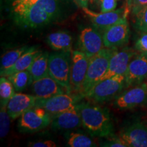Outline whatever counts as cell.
Returning <instances> with one entry per match:
<instances>
[{"mask_svg": "<svg viewBox=\"0 0 147 147\" xmlns=\"http://www.w3.org/2000/svg\"><path fill=\"white\" fill-rule=\"evenodd\" d=\"M9 4L14 23L26 29L45 26L60 12L59 0H16Z\"/></svg>", "mask_w": 147, "mask_h": 147, "instance_id": "obj_1", "label": "cell"}, {"mask_svg": "<svg viewBox=\"0 0 147 147\" xmlns=\"http://www.w3.org/2000/svg\"><path fill=\"white\" fill-rule=\"evenodd\" d=\"M79 106L82 126L90 134L106 138L114 136V126L108 108L89 103H81Z\"/></svg>", "mask_w": 147, "mask_h": 147, "instance_id": "obj_2", "label": "cell"}, {"mask_svg": "<svg viewBox=\"0 0 147 147\" xmlns=\"http://www.w3.org/2000/svg\"><path fill=\"white\" fill-rule=\"evenodd\" d=\"M117 50L104 47L97 54L89 59L85 80L79 93L80 97H82L84 93L100 81L107 71L110 58Z\"/></svg>", "mask_w": 147, "mask_h": 147, "instance_id": "obj_3", "label": "cell"}, {"mask_svg": "<svg viewBox=\"0 0 147 147\" xmlns=\"http://www.w3.org/2000/svg\"><path fill=\"white\" fill-rule=\"evenodd\" d=\"M125 88V75H117L102 80L95 84L82 97L97 103L108 102L115 98Z\"/></svg>", "mask_w": 147, "mask_h": 147, "instance_id": "obj_4", "label": "cell"}, {"mask_svg": "<svg viewBox=\"0 0 147 147\" xmlns=\"http://www.w3.org/2000/svg\"><path fill=\"white\" fill-rule=\"evenodd\" d=\"M71 52L59 51L49 55V74L63 87L67 93H71L70 71Z\"/></svg>", "mask_w": 147, "mask_h": 147, "instance_id": "obj_5", "label": "cell"}, {"mask_svg": "<svg viewBox=\"0 0 147 147\" xmlns=\"http://www.w3.org/2000/svg\"><path fill=\"white\" fill-rule=\"evenodd\" d=\"M53 115L45 108L34 106L20 117L18 128L23 132H36L43 129L51 124Z\"/></svg>", "mask_w": 147, "mask_h": 147, "instance_id": "obj_6", "label": "cell"}, {"mask_svg": "<svg viewBox=\"0 0 147 147\" xmlns=\"http://www.w3.org/2000/svg\"><path fill=\"white\" fill-rule=\"evenodd\" d=\"M147 104V82L128 88L115 97L113 105L116 108L128 110Z\"/></svg>", "mask_w": 147, "mask_h": 147, "instance_id": "obj_7", "label": "cell"}, {"mask_svg": "<svg viewBox=\"0 0 147 147\" xmlns=\"http://www.w3.org/2000/svg\"><path fill=\"white\" fill-rule=\"evenodd\" d=\"M78 100L76 95L65 92L49 98H38L36 106L45 108L51 115H55L76 108Z\"/></svg>", "mask_w": 147, "mask_h": 147, "instance_id": "obj_8", "label": "cell"}, {"mask_svg": "<svg viewBox=\"0 0 147 147\" xmlns=\"http://www.w3.org/2000/svg\"><path fill=\"white\" fill-rule=\"evenodd\" d=\"M102 35L105 48L118 49L126 45L130 36L129 27L127 18L108 27L103 32Z\"/></svg>", "mask_w": 147, "mask_h": 147, "instance_id": "obj_9", "label": "cell"}, {"mask_svg": "<svg viewBox=\"0 0 147 147\" xmlns=\"http://www.w3.org/2000/svg\"><path fill=\"white\" fill-rule=\"evenodd\" d=\"M70 84L71 91L80 93L87 75L89 58L81 51H71Z\"/></svg>", "mask_w": 147, "mask_h": 147, "instance_id": "obj_10", "label": "cell"}, {"mask_svg": "<svg viewBox=\"0 0 147 147\" xmlns=\"http://www.w3.org/2000/svg\"><path fill=\"white\" fill-rule=\"evenodd\" d=\"M125 88L134 87L144 82L147 78V55L138 53L130 61L125 74Z\"/></svg>", "mask_w": 147, "mask_h": 147, "instance_id": "obj_11", "label": "cell"}, {"mask_svg": "<svg viewBox=\"0 0 147 147\" xmlns=\"http://www.w3.org/2000/svg\"><path fill=\"white\" fill-rule=\"evenodd\" d=\"M78 45L80 51L90 59L104 48L103 35L98 29L85 27L79 35Z\"/></svg>", "mask_w": 147, "mask_h": 147, "instance_id": "obj_12", "label": "cell"}, {"mask_svg": "<svg viewBox=\"0 0 147 147\" xmlns=\"http://www.w3.org/2000/svg\"><path fill=\"white\" fill-rule=\"evenodd\" d=\"M138 53L136 50L130 47H124L121 50L117 49L110 58L107 71L101 80L117 75H125L130 61Z\"/></svg>", "mask_w": 147, "mask_h": 147, "instance_id": "obj_13", "label": "cell"}, {"mask_svg": "<svg viewBox=\"0 0 147 147\" xmlns=\"http://www.w3.org/2000/svg\"><path fill=\"white\" fill-rule=\"evenodd\" d=\"M118 136L127 147H147V125L134 123L123 128Z\"/></svg>", "mask_w": 147, "mask_h": 147, "instance_id": "obj_14", "label": "cell"}, {"mask_svg": "<svg viewBox=\"0 0 147 147\" xmlns=\"http://www.w3.org/2000/svg\"><path fill=\"white\" fill-rule=\"evenodd\" d=\"M82 10L86 15L89 16L93 25L103 32L108 27L127 18V12L124 8H119L117 10L115 9L110 12H101L100 13L93 12L88 8H82Z\"/></svg>", "mask_w": 147, "mask_h": 147, "instance_id": "obj_15", "label": "cell"}, {"mask_svg": "<svg viewBox=\"0 0 147 147\" xmlns=\"http://www.w3.org/2000/svg\"><path fill=\"white\" fill-rule=\"evenodd\" d=\"M38 97L36 95L15 93L6 106L7 111L12 120L21 117L22 115L36 105Z\"/></svg>", "mask_w": 147, "mask_h": 147, "instance_id": "obj_16", "label": "cell"}, {"mask_svg": "<svg viewBox=\"0 0 147 147\" xmlns=\"http://www.w3.org/2000/svg\"><path fill=\"white\" fill-rule=\"evenodd\" d=\"M79 105L76 108L53 115V128L57 130H68L82 125Z\"/></svg>", "mask_w": 147, "mask_h": 147, "instance_id": "obj_17", "label": "cell"}, {"mask_svg": "<svg viewBox=\"0 0 147 147\" xmlns=\"http://www.w3.org/2000/svg\"><path fill=\"white\" fill-rule=\"evenodd\" d=\"M32 87L34 95L42 99L65 93V89L49 75L35 80L32 82Z\"/></svg>", "mask_w": 147, "mask_h": 147, "instance_id": "obj_18", "label": "cell"}, {"mask_svg": "<svg viewBox=\"0 0 147 147\" xmlns=\"http://www.w3.org/2000/svg\"><path fill=\"white\" fill-rule=\"evenodd\" d=\"M41 53L42 51L38 50L36 47H29L12 67L4 71H1V76L8 77L17 71L27 70L29 68L35 59Z\"/></svg>", "mask_w": 147, "mask_h": 147, "instance_id": "obj_19", "label": "cell"}, {"mask_svg": "<svg viewBox=\"0 0 147 147\" xmlns=\"http://www.w3.org/2000/svg\"><path fill=\"white\" fill-rule=\"evenodd\" d=\"M47 43L53 50L71 52L72 38L69 33L57 32L51 33L47 37Z\"/></svg>", "mask_w": 147, "mask_h": 147, "instance_id": "obj_20", "label": "cell"}, {"mask_svg": "<svg viewBox=\"0 0 147 147\" xmlns=\"http://www.w3.org/2000/svg\"><path fill=\"white\" fill-rule=\"evenodd\" d=\"M49 53L42 52L33 61L28 69L32 76L33 82L49 75Z\"/></svg>", "mask_w": 147, "mask_h": 147, "instance_id": "obj_21", "label": "cell"}, {"mask_svg": "<svg viewBox=\"0 0 147 147\" xmlns=\"http://www.w3.org/2000/svg\"><path fill=\"white\" fill-rule=\"evenodd\" d=\"M7 78L13 84L16 92L23 91L33 82L32 76L28 69L17 71L8 76Z\"/></svg>", "mask_w": 147, "mask_h": 147, "instance_id": "obj_22", "label": "cell"}, {"mask_svg": "<svg viewBox=\"0 0 147 147\" xmlns=\"http://www.w3.org/2000/svg\"><path fill=\"white\" fill-rule=\"evenodd\" d=\"M29 48L27 46H25L5 53L1 57V71H4L12 67L17 61L18 59L21 57V55L26 52Z\"/></svg>", "mask_w": 147, "mask_h": 147, "instance_id": "obj_23", "label": "cell"}, {"mask_svg": "<svg viewBox=\"0 0 147 147\" xmlns=\"http://www.w3.org/2000/svg\"><path fill=\"white\" fill-rule=\"evenodd\" d=\"M15 89L13 84L5 76L0 78V101L1 106H7L11 97L15 94Z\"/></svg>", "mask_w": 147, "mask_h": 147, "instance_id": "obj_24", "label": "cell"}, {"mask_svg": "<svg viewBox=\"0 0 147 147\" xmlns=\"http://www.w3.org/2000/svg\"><path fill=\"white\" fill-rule=\"evenodd\" d=\"M67 145L70 147H93L97 145L91 138L80 133L72 132L67 138Z\"/></svg>", "mask_w": 147, "mask_h": 147, "instance_id": "obj_25", "label": "cell"}, {"mask_svg": "<svg viewBox=\"0 0 147 147\" xmlns=\"http://www.w3.org/2000/svg\"><path fill=\"white\" fill-rule=\"evenodd\" d=\"M10 117L7 111L6 106H1L0 110V137L3 138L10 130Z\"/></svg>", "mask_w": 147, "mask_h": 147, "instance_id": "obj_26", "label": "cell"}, {"mask_svg": "<svg viewBox=\"0 0 147 147\" xmlns=\"http://www.w3.org/2000/svg\"><path fill=\"white\" fill-rule=\"evenodd\" d=\"M135 16V27L140 32H147V6L142 9Z\"/></svg>", "mask_w": 147, "mask_h": 147, "instance_id": "obj_27", "label": "cell"}, {"mask_svg": "<svg viewBox=\"0 0 147 147\" xmlns=\"http://www.w3.org/2000/svg\"><path fill=\"white\" fill-rule=\"evenodd\" d=\"M135 49L140 53L147 55V32H141L135 43Z\"/></svg>", "mask_w": 147, "mask_h": 147, "instance_id": "obj_28", "label": "cell"}, {"mask_svg": "<svg viewBox=\"0 0 147 147\" xmlns=\"http://www.w3.org/2000/svg\"><path fill=\"white\" fill-rule=\"evenodd\" d=\"M147 6V0H127V7L134 16Z\"/></svg>", "mask_w": 147, "mask_h": 147, "instance_id": "obj_29", "label": "cell"}, {"mask_svg": "<svg viewBox=\"0 0 147 147\" xmlns=\"http://www.w3.org/2000/svg\"><path fill=\"white\" fill-rule=\"evenodd\" d=\"M100 2L102 12H110L117 8V0H97Z\"/></svg>", "mask_w": 147, "mask_h": 147, "instance_id": "obj_30", "label": "cell"}, {"mask_svg": "<svg viewBox=\"0 0 147 147\" xmlns=\"http://www.w3.org/2000/svg\"><path fill=\"white\" fill-rule=\"evenodd\" d=\"M108 140L102 144V146L108 147H127L125 143L119 138V136H113L107 138Z\"/></svg>", "mask_w": 147, "mask_h": 147, "instance_id": "obj_31", "label": "cell"}, {"mask_svg": "<svg viewBox=\"0 0 147 147\" xmlns=\"http://www.w3.org/2000/svg\"><path fill=\"white\" fill-rule=\"evenodd\" d=\"M57 145L56 143L54 141L51 140L29 142L28 144V146L32 147H57Z\"/></svg>", "mask_w": 147, "mask_h": 147, "instance_id": "obj_32", "label": "cell"}, {"mask_svg": "<svg viewBox=\"0 0 147 147\" xmlns=\"http://www.w3.org/2000/svg\"><path fill=\"white\" fill-rule=\"evenodd\" d=\"M74 1L79 7H80L82 9L84 8H88V5H89L90 0H74Z\"/></svg>", "mask_w": 147, "mask_h": 147, "instance_id": "obj_33", "label": "cell"}, {"mask_svg": "<svg viewBox=\"0 0 147 147\" xmlns=\"http://www.w3.org/2000/svg\"><path fill=\"white\" fill-rule=\"evenodd\" d=\"M6 1H8L9 3H10L13 2V1H16V0H6Z\"/></svg>", "mask_w": 147, "mask_h": 147, "instance_id": "obj_34", "label": "cell"}, {"mask_svg": "<svg viewBox=\"0 0 147 147\" xmlns=\"http://www.w3.org/2000/svg\"><path fill=\"white\" fill-rule=\"evenodd\" d=\"M97 1V0H90L91 3H93V2H95V1Z\"/></svg>", "mask_w": 147, "mask_h": 147, "instance_id": "obj_35", "label": "cell"}, {"mask_svg": "<svg viewBox=\"0 0 147 147\" xmlns=\"http://www.w3.org/2000/svg\"><path fill=\"white\" fill-rule=\"evenodd\" d=\"M146 82H147V78H146Z\"/></svg>", "mask_w": 147, "mask_h": 147, "instance_id": "obj_36", "label": "cell"}]
</instances>
